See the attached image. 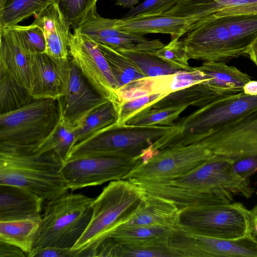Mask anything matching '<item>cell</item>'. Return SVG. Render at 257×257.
<instances>
[{
  "mask_svg": "<svg viewBox=\"0 0 257 257\" xmlns=\"http://www.w3.org/2000/svg\"><path fill=\"white\" fill-rule=\"evenodd\" d=\"M214 101L203 83H198L171 92L150 106L152 108H163L183 105L201 107Z\"/></svg>",
  "mask_w": 257,
  "mask_h": 257,
  "instance_id": "obj_30",
  "label": "cell"
},
{
  "mask_svg": "<svg viewBox=\"0 0 257 257\" xmlns=\"http://www.w3.org/2000/svg\"><path fill=\"white\" fill-rule=\"evenodd\" d=\"M212 154L199 143L163 149L148 160L140 161L123 180L131 182L171 180L201 165Z\"/></svg>",
  "mask_w": 257,
  "mask_h": 257,
  "instance_id": "obj_9",
  "label": "cell"
},
{
  "mask_svg": "<svg viewBox=\"0 0 257 257\" xmlns=\"http://www.w3.org/2000/svg\"><path fill=\"white\" fill-rule=\"evenodd\" d=\"M183 40L189 59L225 63L248 53L231 35L224 16L195 23Z\"/></svg>",
  "mask_w": 257,
  "mask_h": 257,
  "instance_id": "obj_10",
  "label": "cell"
},
{
  "mask_svg": "<svg viewBox=\"0 0 257 257\" xmlns=\"http://www.w3.org/2000/svg\"><path fill=\"white\" fill-rule=\"evenodd\" d=\"M140 0H117L115 5L123 8L133 9L135 5L139 4Z\"/></svg>",
  "mask_w": 257,
  "mask_h": 257,
  "instance_id": "obj_49",
  "label": "cell"
},
{
  "mask_svg": "<svg viewBox=\"0 0 257 257\" xmlns=\"http://www.w3.org/2000/svg\"><path fill=\"white\" fill-rule=\"evenodd\" d=\"M53 3V0H6L0 8V29L17 25L32 15H37Z\"/></svg>",
  "mask_w": 257,
  "mask_h": 257,
  "instance_id": "obj_31",
  "label": "cell"
},
{
  "mask_svg": "<svg viewBox=\"0 0 257 257\" xmlns=\"http://www.w3.org/2000/svg\"><path fill=\"white\" fill-rule=\"evenodd\" d=\"M93 199L82 194L67 192L48 201L34 247L71 248L90 221Z\"/></svg>",
  "mask_w": 257,
  "mask_h": 257,
  "instance_id": "obj_4",
  "label": "cell"
},
{
  "mask_svg": "<svg viewBox=\"0 0 257 257\" xmlns=\"http://www.w3.org/2000/svg\"><path fill=\"white\" fill-rule=\"evenodd\" d=\"M60 119L57 99H33L15 110L0 114V146L32 150Z\"/></svg>",
  "mask_w": 257,
  "mask_h": 257,
  "instance_id": "obj_5",
  "label": "cell"
},
{
  "mask_svg": "<svg viewBox=\"0 0 257 257\" xmlns=\"http://www.w3.org/2000/svg\"><path fill=\"white\" fill-rule=\"evenodd\" d=\"M195 68L206 75L207 80L202 82L214 101L242 92L251 80L247 74L225 62L205 61Z\"/></svg>",
  "mask_w": 257,
  "mask_h": 257,
  "instance_id": "obj_21",
  "label": "cell"
},
{
  "mask_svg": "<svg viewBox=\"0 0 257 257\" xmlns=\"http://www.w3.org/2000/svg\"><path fill=\"white\" fill-rule=\"evenodd\" d=\"M155 55L170 66L181 71H191L194 67L189 66L190 59L187 54L184 40L171 39L166 45L155 52Z\"/></svg>",
  "mask_w": 257,
  "mask_h": 257,
  "instance_id": "obj_40",
  "label": "cell"
},
{
  "mask_svg": "<svg viewBox=\"0 0 257 257\" xmlns=\"http://www.w3.org/2000/svg\"><path fill=\"white\" fill-rule=\"evenodd\" d=\"M118 119L117 108L108 101L91 112L83 123L76 128V144L115 124Z\"/></svg>",
  "mask_w": 257,
  "mask_h": 257,
  "instance_id": "obj_33",
  "label": "cell"
},
{
  "mask_svg": "<svg viewBox=\"0 0 257 257\" xmlns=\"http://www.w3.org/2000/svg\"><path fill=\"white\" fill-rule=\"evenodd\" d=\"M27 254L20 247L0 241V257H25Z\"/></svg>",
  "mask_w": 257,
  "mask_h": 257,
  "instance_id": "obj_46",
  "label": "cell"
},
{
  "mask_svg": "<svg viewBox=\"0 0 257 257\" xmlns=\"http://www.w3.org/2000/svg\"><path fill=\"white\" fill-rule=\"evenodd\" d=\"M44 200L38 195L25 189L0 185V221L40 216Z\"/></svg>",
  "mask_w": 257,
  "mask_h": 257,
  "instance_id": "obj_23",
  "label": "cell"
},
{
  "mask_svg": "<svg viewBox=\"0 0 257 257\" xmlns=\"http://www.w3.org/2000/svg\"><path fill=\"white\" fill-rule=\"evenodd\" d=\"M63 161L54 153L0 146V185L19 187L44 200L67 193L69 187L61 173Z\"/></svg>",
  "mask_w": 257,
  "mask_h": 257,
  "instance_id": "obj_1",
  "label": "cell"
},
{
  "mask_svg": "<svg viewBox=\"0 0 257 257\" xmlns=\"http://www.w3.org/2000/svg\"><path fill=\"white\" fill-rule=\"evenodd\" d=\"M197 143L212 154L234 162L257 156V114L205 134L197 140Z\"/></svg>",
  "mask_w": 257,
  "mask_h": 257,
  "instance_id": "obj_14",
  "label": "cell"
},
{
  "mask_svg": "<svg viewBox=\"0 0 257 257\" xmlns=\"http://www.w3.org/2000/svg\"><path fill=\"white\" fill-rule=\"evenodd\" d=\"M175 228L160 226L119 225L109 231L103 238L107 237L125 244L152 243L168 239Z\"/></svg>",
  "mask_w": 257,
  "mask_h": 257,
  "instance_id": "obj_27",
  "label": "cell"
},
{
  "mask_svg": "<svg viewBox=\"0 0 257 257\" xmlns=\"http://www.w3.org/2000/svg\"><path fill=\"white\" fill-rule=\"evenodd\" d=\"M75 130V127L60 117L49 136L31 150L37 154L52 152L64 163L76 144Z\"/></svg>",
  "mask_w": 257,
  "mask_h": 257,
  "instance_id": "obj_28",
  "label": "cell"
},
{
  "mask_svg": "<svg viewBox=\"0 0 257 257\" xmlns=\"http://www.w3.org/2000/svg\"><path fill=\"white\" fill-rule=\"evenodd\" d=\"M180 134L175 123L171 126H135L114 124L77 143L68 159L74 158L108 156L138 158L147 152L167 148Z\"/></svg>",
  "mask_w": 257,
  "mask_h": 257,
  "instance_id": "obj_2",
  "label": "cell"
},
{
  "mask_svg": "<svg viewBox=\"0 0 257 257\" xmlns=\"http://www.w3.org/2000/svg\"><path fill=\"white\" fill-rule=\"evenodd\" d=\"M249 220L251 234L257 238V205L249 210Z\"/></svg>",
  "mask_w": 257,
  "mask_h": 257,
  "instance_id": "obj_47",
  "label": "cell"
},
{
  "mask_svg": "<svg viewBox=\"0 0 257 257\" xmlns=\"http://www.w3.org/2000/svg\"><path fill=\"white\" fill-rule=\"evenodd\" d=\"M33 99L29 89L8 71L0 70V114L18 109Z\"/></svg>",
  "mask_w": 257,
  "mask_h": 257,
  "instance_id": "obj_32",
  "label": "cell"
},
{
  "mask_svg": "<svg viewBox=\"0 0 257 257\" xmlns=\"http://www.w3.org/2000/svg\"><path fill=\"white\" fill-rule=\"evenodd\" d=\"M257 114V95L243 91L215 100L193 111L176 123L179 135L170 147L195 143L201 136Z\"/></svg>",
  "mask_w": 257,
  "mask_h": 257,
  "instance_id": "obj_6",
  "label": "cell"
},
{
  "mask_svg": "<svg viewBox=\"0 0 257 257\" xmlns=\"http://www.w3.org/2000/svg\"><path fill=\"white\" fill-rule=\"evenodd\" d=\"M97 44L109 64L118 88L146 77L131 61L118 51Z\"/></svg>",
  "mask_w": 257,
  "mask_h": 257,
  "instance_id": "obj_34",
  "label": "cell"
},
{
  "mask_svg": "<svg viewBox=\"0 0 257 257\" xmlns=\"http://www.w3.org/2000/svg\"><path fill=\"white\" fill-rule=\"evenodd\" d=\"M28 257H78L70 248L56 246L35 247L27 254Z\"/></svg>",
  "mask_w": 257,
  "mask_h": 257,
  "instance_id": "obj_44",
  "label": "cell"
},
{
  "mask_svg": "<svg viewBox=\"0 0 257 257\" xmlns=\"http://www.w3.org/2000/svg\"><path fill=\"white\" fill-rule=\"evenodd\" d=\"M194 68L191 71H181L171 74L145 77L119 88L115 90L116 105L147 95L169 94L206 81V75Z\"/></svg>",
  "mask_w": 257,
  "mask_h": 257,
  "instance_id": "obj_17",
  "label": "cell"
},
{
  "mask_svg": "<svg viewBox=\"0 0 257 257\" xmlns=\"http://www.w3.org/2000/svg\"><path fill=\"white\" fill-rule=\"evenodd\" d=\"M177 226L223 239L251 234L249 210L239 202L186 207L180 210Z\"/></svg>",
  "mask_w": 257,
  "mask_h": 257,
  "instance_id": "obj_7",
  "label": "cell"
},
{
  "mask_svg": "<svg viewBox=\"0 0 257 257\" xmlns=\"http://www.w3.org/2000/svg\"><path fill=\"white\" fill-rule=\"evenodd\" d=\"M116 50L131 61L146 77L171 74L181 71L158 57L155 52L126 49Z\"/></svg>",
  "mask_w": 257,
  "mask_h": 257,
  "instance_id": "obj_36",
  "label": "cell"
},
{
  "mask_svg": "<svg viewBox=\"0 0 257 257\" xmlns=\"http://www.w3.org/2000/svg\"><path fill=\"white\" fill-rule=\"evenodd\" d=\"M145 192L165 198L181 209L188 206L230 203L233 197L189 191L163 181L132 182Z\"/></svg>",
  "mask_w": 257,
  "mask_h": 257,
  "instance_id": "obj_24",
  "label": "cell"
},
{
  "mask_svg": "<svg viewBox=\"0 0 257 257\" xmlns=\"http://www.w3.org/2000/svg\"><path fill=\"white\" fill-rule=\"evenodd\" d=\"M179 212V208L171 201L146 192L138 208L115 227L119 225H136L176 228Z\"/></svg>",
  "mask_w": 257,
  "mask_h": 257,
  "instance_id": "obj_22",
  "label": "cell"
},
{
  "mask_svg": "<svg viewBox=\"0 0 257 257\" xmlns=\"http://www.w3.org/2000/svg\"><path fill=\"white\" fill-rule=\"evenodd\" d=\"M96 7L91 11L82 25L80 32L94 41L109 37L137 38L143 36L131 34L119 31L115 28L116 19L103 18L97 12Z\"/></svg>",
  "mask_w": 257,
  "mask_h": 257,
  "instance_id": "obj_37",
  "label": "cell"
},
{
  "mask_svg": "<svg viewBox=\"0 0 257 257\" xmlns=\"http://www.w3.org/2000/svg\"><path fill=\"white\" fill-rule=\"evenodd\" d=\"M6 1V0H0V8H2L4 6Z\"/></svg>",
  "mask_w": 257,
  "mask_h": 257,
  "instance_id": "obj_51",
  "label": "cell"
},
{
  "mask_svg": "<svg viewBox=\"0 0 257 257\" xmlns=\"http://www.w3.org/2000/svg\"><path fill=\"white\" fill-rule=\"evenodd\" d=\"M98 0H53L74 30L78 29L92 10L96 7Z\"/></svg>",
  "mask_w": 257,
  "mask_h": 257,
  "instance_id": "obj_38",
  "label": "cell"
},
{
  "mask_svg": "<svg viewBox=\"0 0 257 257\" xmlns=\"http://www.w3.org/2000/svg\"><path fill=\"white\" fill-rule=\"evenodd\" d=\"M247 55L251 61L257 66V39L253 43Z\"/></svg>",
  "mask_w": 257,
  "mask_h": 257,
  "instance_id": "obj_50",
  "label": "cell"
},
{
  "mask_svg": "<svg viewBox=\"0 0 257 257\" xmlns=\"http://www.w3.org/2000/svg\"><path fill=\"white\" fill-rule=\"evenodd\" d=\"M31 61V91L33 98L57 99L67 86L70 57L66 60H60L45 53H33Z\"/></svg>",
  "mask_w": 257,
  "mask_h": 257,
  "instance_id": "obj_16",
  "label": "cell"
},
{
  "mask_svg": "<svg viewBox=\"0 0 257 257\" xmlns=\"http://www.w3.org/2000/svg\"><path fill=\"white\" fill-rule=\"evenodd\" d=\"M36 16L34 23L43 32L46 42L45 53L56 60L68 59L71 26L58 5L53 3Z\"/></svg>",
  "mask_w": 257,
  "mask_h": 257,
  "instance_id": "obj_20",
  "label": "cell"
},
{
  "mask_svg": "<svg viewBox=\"0 0 257 257\" xmlns=\"http://www.w3.org/2000/svg\"><path fill=\"white\" fill-rule=\"evenodd\" d=\"M193 9L201 19L213 15L225 16L257 14V0H192Z\"/></svg>",
  "mask_w": 257,
  "mask_h": 257,
  "instance_id": "obj_29",
  "label": "cell"
},
{
  "mask_svg": "<svg viewBox=\"0 0 257 257\" xmlns=\"http://www.w3.org/2000/svg\"><path fill=\"white\" fill-rule=\"evenodd\" d=\"M168 239L140 244L121 243L105 237L90 252L92 257H177Z\"/></svg>",
  "mask_w": 257,
  "mask_h": 257,
  "instance_id": "obj_25",
  "label": "cell"
},
{
  "mask_svg": "<svg viewBox=\"0 0 257 257\" xmlns=\"http://www.w3.org/2000/svg\"><path fill=\"white\" fill-rule=\"evenodd\" d=\"M168 242L177 257H257V238L252 234L238 239H223L177 226Z\"/></svg>",
  "mask_w": 257,
  "mask_h": 257,
  "instance_id": "obj_12",
  "label": "cell"
},
{
  "mask_svg": "<svg viewBox=\"0 0 257 257\" xmlns=\"http://www.w3.org/2000/svg\"><path fill=\"white\" fill-rule=\"evenodd\" d=\"M145 194L143 189L127 180L110 181L92 201L90 221L71 249L77 256H88L109 231L134 213Z\"/></svg>",
  "mask_w": 257,
  "mask_h": 257,
  "instance_id": "obj_3",
  "label": "cell"
},
{
  "mask_svg": "<svg viewBox=\"0 0 257 257\" xmlns=\"http://www.w3.org/2000/svg\"><path fill=\"white\" fill-rule=\"evenodd\" d=\"M17 25L0 29V70L31 90V59Z\"/></svg>",
  "mask_w": 257,
  "mask_h": 257,
  "instance_id": "obj_18",
  "label": "cell"
},
{
  "mask_svg": "<svg viewBox=\"0 0 257 257\" xmlns=\"http://www.w3.org/2000/svg\"><path fill=\"white\" fill-rule=\"evenodd\" d=\"M177 0H145L130 9L122 19L163 14L169 10Z\"/></svg>",
  "mask_w": 257,
  "mask_h": 257,
  "instance_id": "obj_43",
  "label": "cell"
},
{
  "mask_svg": "<svg viewBox=\"0 0 257 257\" xmlns=\"http://www.w3.org/2000/svg\"><path fill=\"white\" fill-rule=\"evenodd\" d=\"M42 219L40 216L23 220L0 221V241L18 246L27 255L34 247Z\"/></svg>",
  "mask_w": 257,
  "mask_h": 257,
  "instance_id": "obj_26",
  "label": "cell"
},
{
  "mask_svg": "<svg viewBox=\"0 0 257 257\" xmlns=\"http://www.w3.org/2000/svg\"><path fill=\"white\" fill-rule=\"evenodd\" d=\"M23 41L32 53H43L46 49V42L43 32L41 28L34 22L29 26L17 25Z\"/></svg>",
  "mask_w": 257,
  "mask_h": 257,
  "instance_id": "obj_42",
  "label": "cell"
},
{
  "mask_svg": "<svg viewBox=\"0 0 257 257\" xmlns=\"http://www.w3.org/2000/svg\"><path fill=\"white\" fill-rule=\"evenodd\" d=\"M243 92L250 95H257V81L250 80L243 86Z\"/></svg>",
  "mask_w": 257,
  "mask_h": 257,
  "instance_id": "obj_48",
  "label": "cell"
},
{
  "mask_svg": "<svg viewBox=\"0 0 257 257\" xmlns=\"http://www.w3.org/2000/svg\"><path fill=\"white\" fill-rule=\"evenodd\" d=\"M233 169L238 176L248 180L257 171V156L245 157L234 161Z\"/></svg>",
  "mask_w": 257,
  "mask_h": 257,
  "instance_id": "obj_45",
  "label": "cell"
},
{
  "mask_svg": "<svg viewBox=\"0 0 257 257\" xmlns=\"http://www.w3.org/2000/svg\"><path fill=\"white\" fill-rule=\"evenodd\" d=\"M167 94H168L159 93L147 95L120 104L116 107L118 119L115 125L117 126L124 125L126 121L130 117L144 108L152 105Z\"/></svg>",
  "mask_w": 257,
  "mask_h": 257,
  "instance_id": "obj_41",
  "label": "cell"
},
{
  "mask_svg": "<svg viewBox=\"0 0 257 257\" xmlns=\"http://www.w3.org/2000/svg\"><path fill=\"white\" fill-rule=\"evenodd\" d=\"M188 106L152 108L149 105L130 117L125 125L135 126H171Z\"/></svg>",
  "mask_w": 257,
  "mask_h": 257,
  "instance_id": "obj_35",
  "label": "cell"
},
{
  "mask_svg": "<svg viewBox=\"0 0 257 257\" xmlns=\"http://www.w3.org/2000/svg\"><path fill=\"white\" fill-rule=\"evenodd\" d=\"M69 52L72 61L96 91L115 104L118 86L98 44L75 29L70 34Z\"/></svg>",
  "mask_w": 257,
  "mask_h": 257,
  "instance_id": "obj_13",
  "label": "cell"
},
{
  "mask_svg": "<svg viewBox=\"0 0 257 257\" xmlns=\"http://www.w3.org/2000/svg\"><path fill=\"white\" fill-rule=\"evenodd\" d=\"M57 100L60 117L76 128L94 110L110 101L96 91L71 58L67 86Z\"/></svg>",
  "mask_w": 257,
  "mask_h": 257,
  "instance_id": "obj_15",
  "label": "cell"
},
{
  "mask_svg": "<svg viewBox=\"0 0 257 257\" xmlns=\"http://www.w3.org/2000/svg\"><path fill=\"white\" fill-rule=\"evenodd\" d=\"M234 161L216 154L189 173L171 180L163 181L189 191L233 197V194L246 198L253 191L248 182L238 176L233 169Z\"/></svg>",
  "mask_w": 257,
  "mask_h": 257,
  "instance_id": "obj_8",
  "label": "cell"
},
{
  "mask_svg": "<svg viewBox=\"0 0 257 257\" xmlns=\"http://www.w3.org/2000/svg\"><path fill=\"white\" fill-rule=\"evenodd\" d=\"M94 41L115 50L126 49L148 52H155L165 46L159 39L150 40L144 37L137 38L109 37L100 38Z\"/></svg>",
  "mask_w": 257,
  "mask_h": 257,
  "instance_id": "obj_39",
  "label": "cell"
},
{
  "mask_svg": "<svg viewBox=\"0 0 257 257\" xmlns=\"http://www.w3.org/2000/svg\"><path fill=\"white\" fill-rule=\"evenodd\" d=\"M140 158L93 156L74 158L64 163L61 173L69 190L95 186L124 177Z\"/></svg>",
  "mask_w": 257,
  "mask_h": 257,
  "instance_id": "obj_11",
  "label": "cell"
},
{
  "mask_svg": "<svg viewBox=\"0 0 257 257\" xmlns=\"http://www.w3.org/2000/svg\"><path fill=\"white\" fill-rule=\"evenodd\" d=\"M198 21L172 15H157L116 19L115 28L124 33L144 36L152 33L169 34L171 39H179Z\"/></svg>",
  "mask_w": 257,
  "mask_h": 257,
  "instance_id": "obj_19",
  "label": "cell"
}]
</instances>
